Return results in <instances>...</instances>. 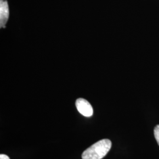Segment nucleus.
<instances>
[{"label": "nucleus", "instance_id": "4", "mask_svg": "<svg viewBox=\"0 0 159 159\" xmlns=\"http://www.w3.org/2000/svg\"><path fill=\"white\" fill-rule=\"evenodd\" d=\"M154 134L155 139L159 146V125H156L154 130Z\"/></svg>", "mask_w": 159, "mask_h": 159}, {"label": "nucleus", "instance_id": "3", "mask_svg": "<svg viewBox=\"0 0 159 159\" xmlns=\"http://www.w3.org/2000/svg\"><path fill=\"white\" fill-rule=\"evenodd\" d=\"M9 18V7L7 0H0V27L5 28Z\"/></svg>", "mask_w": 159, "mask_h": 159}, {"label": "nucleus", "instance_id": "1", "mask_svg": "<svg viewBox=\"0 0 159 159\" xmlns=\"http://www.w3.org/2000/svg\"><path fill=\"white\" fill-rule=\"evenodd\" d=\"M111 148V142L102 139L91 145L82 154L83 159H102L108 153Z\"/></svg>", "mask_w": 159, "mask_h": 159}, {"label": "nucleus", "instance_id": "2", "mask_svg": "<svg viewBox=\"0 0 159 159\" xmlns=\"http://www.w3.org/2000/svg\"><path fill=\"white\" fill-rule=\"evenodd\" d=\"M75 106L80 113L85 117H91L93 114V108L90 103L84 98H80L76 100Z\"/></svg>", "mask_w": 159, "mask_h": 159}, {"label": "nucleus", "instance_id": "5", "mask_svg": "<svg viewBox=\"0 0 159 159\" xmlns=\"http://www.w3.org/2000/svg\"><path fill=\"white\" fill-rule=\"evenodd\" d=\"M0 159H10V157L6 154H0Z\"/></svg>", "mask_w": 159, "mask_h": 159}]
</instances>
